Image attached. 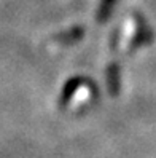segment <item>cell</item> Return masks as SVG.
<instances>
[{
	"label": "cell",
	"mask_w": 156,
	"mask_h": 158,
	"mask_svg": "<svg viewBox=\"0 0 156 158\" xmlns=\"http://www.w3.org/2000/svg\"><path fill=\"white\" fill-rule=\"evenodd\" d=\"M83 35H85V27L83 26H77V27H73V29H70L67 32L58 34L53 40L56 43H61V45H70V43L77 42V40H81Z\"/></svg>",
	"instance_id": "6da1fadb"
},
{
	"label": "cell",
	"mask_w": 156,
	"mask_h": 158,
	"mask_svg": "<svg viewBox=\"0 0 156 158\" xmlns=\"http://www.w3.org/2000/svg\"><path fill=\"white\" fill-rule=\"evenodd\" d=\"M107 86L112 96H116L120 93V66L110 64L107 67Z\"/></svg>",
	"instance_id": "7a4b0ae2"
},
{
	"label": "cell",
	"mask_w": 156,
	"mask_h": 158,
	"mask_svg": "<svg viewBox=\"0 0 156 158\" xmlns=\"http://www.w3.org/2000/svg\"><path fill=\"white\" fill-rule=\"evenodd\" d=\"M115 2H116V0H102L100 8H99V13H97V18H99L100 23L107 19V16L110 15V11H112V6H113Z\"/></svg>",
	"instance_id": "277c9868"
},
{
	"label": "cell",
	"mask_w": 156,
	"mask_h": 158,
	"mask_svg": "<svg viewBox=\"0 0 156 158\" xmlns=\"http://www.w3.org/2000/svg\"><path fill=\"white\" fill-rule=\"evenodd\" d=\"M86 78L85 77H75V78H72V80H69L67 83H66V86H64V89H62V93H61V107H64L67 104V102L70 101V98L73 96V93L77 91V88L83 83Z\"/></svg>",
	"instance_id": "3957f363"
}]
</instances>
